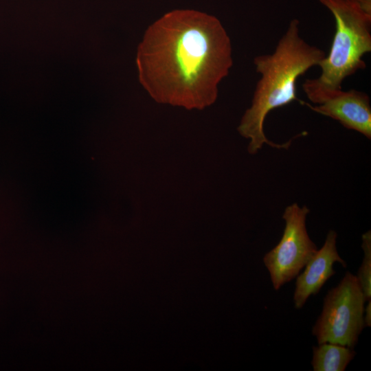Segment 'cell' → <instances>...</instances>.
Instances as JSON below:
<instances>
[{
    "instance_id": "3",
    "label": "cell",
    "mask_w": 371,
    "mask_h": 371,
    "mask_svg": "<svg viewBox=\"0 0 371 371\" xmlns=\"http://www.w3.org/2000/svg\"><path fill=\"white\" fill-rule=\"evenodd\" d=\"M319 1L333 14L335 32L328 54L317 65L320 76L306 79L302 84L308 99L317 104L341 89L345 78L366 69L363 57L371 52V14L356 0Z\"/></svg>"
},
{
    "instance_id": "5",
    "label": "cell",
    "mask_w": 371,
    "mask_h": 371,
    "mask_svg": "<svg viewBox=\"0 0 371 371\" xmlns=\"http://www.w3.org/2000/svg\"><path fill=\"white\" fill-rule=\"evenodd\" d=\"M309 209L294 203L282 215L285 226L278 244L267 253L263 262L275 290L296 278L317 248L310 238L306 227Z\"/></svg>"
},
{
    "instance_id": "6",
    "label": "cell",
    "mask_w": 371,
    "mask_h": 371,
    "mask_svg": "<svg viewBox=\"0 0 371 371\" xmlns=\"http://www.w3.org/2000/svg\"><path fill=\"white\" fill-rule=\"evenodd\" d=\"M312 111L338 121L343 126L371 138V106L369 95L356 89H339L318 105L300 101Z\"/></svg>"
},
{
    "instance_id": "4",
    "label": "cell",
    "mask_w": 371,
    "mask_h": 371,
    "mask_svg": "<svg viewBox=\"0 0 371 371\" xmlns=\"http://www.w3.org/2000/svg\"><path fill=\"white\" fill-rule=\"evenodd\" d=\"M365 302L357 276L347 271L324 299L322 311L312 331L318 344L354 348L365 327Z\"/></svg>"
},
{
    "instance_id": "7",
    "label": "cell",
    "mask_w": 371,
    "mask_h": 371,
    "mask_svg": "<svg viewBox=\"0 0 371 371\" xmlns=\"http://www.w3.org/2000/svg\"><path fill=\"white\" fill-rule=\"evenodd\" d=\"M337 237L336 232L330 230L323 246L308 261L304 271L297 276L293 295L296 308H301L310 295L318 293L326 282L335 273L333 267L335 262L347 267L346 262L338 254Z\"/></svg>"
},
{
    "instance_id": "9",
    "label": "cell",
    "mask_w": 371,
    "mask_h": 371,
    "mask_svg": "<svg viewBox=\"0 0 371 371\" xmlns=\"http://www.w3.org/2000/svg\"><path fill=\"white\" fill-rule=\"evenodd\" d=\"M361 247L363 258L357 278L361 288L366 302L371 299V232L362 235Z\"/></svg>"
},
{
    "instance_id": "1",
    "label": "cell",
    "mask_w": 371,
    "mask_h": 371,
    "mask_svg": "<svg viewBox=\"0 0 371 371\" xmlns=\"http://www.w3.org/2000/svg\"><path fill=\"white\" fill-rule=\"evenodd\" d=\"M231 40L214 16L192 9L164 14L137 50L139 80L157 102L201 109L214 103L233 65Z\"/></svg>"
},
{
    "instance_id": "10",
    "label": "cell",
    "mask_w": 371,
    "mask_h": 371,
    "mask_svg": "<svg viewBox=\"0 0 371 371\" xmlns=\"http://www.w3.org/2000/svg\"><path fill=\"white\" fill-rule=\"evenodd\" d=\"M368 304L364 309L365 316H364V323L365 326H371V300H368Z\"/></svg>"
},
{
    "instance_id": "8",
    "label": "cell",
    "mask_w": 371,
    "mask_h": 371,
    "mask_svg": "<svg viewBox=\"0 0 371 371\" xmlns=\"http://www.w3.org/2000/svg\"><path fill=\"white\" fill-rule=\"evenodd\" d=\"M353 348L331 343L313 347L311 365L314 371H344L354 358Z\"/></svg>"
},
{
    "instance_id": "2",
    "label": "cell",
    "mask_w": 371,
    "mask_h": 371,
    "mask_svg": "<svg viewBox=\"0 0 371 371\" xmlns=\"http://www.w3.org/2000/svg\"><path fill=\"white\" fill-rule=\"evenodd\" d=\"M325 56L322 49L301 37L299 21L293 19L273 52L254 58L256 70L261 76L256 84L251 104L238 127L240 134L250 139L249 153H256L264 144L278 148L289 146L291 140L280 144L267 138L265 120L273 109L299 100L296 94L298 78L312 67L317 66Z\"/></svg>"
},
{
    "instance_id": "11",
    "label": "cell",
    "mask_w": 371,
    "mask_h": 371,
    "mask_svg": "<svg viewBox=\"0 0 371 371\" xmlns=\"http://www.w3.org/2000/svg\"><path fill=\"white\" fill-rule=\"evenodd\" d=\"M360 7L367 13L371 14L370 0H356Z\"/></svg>"
}]
</instances>
